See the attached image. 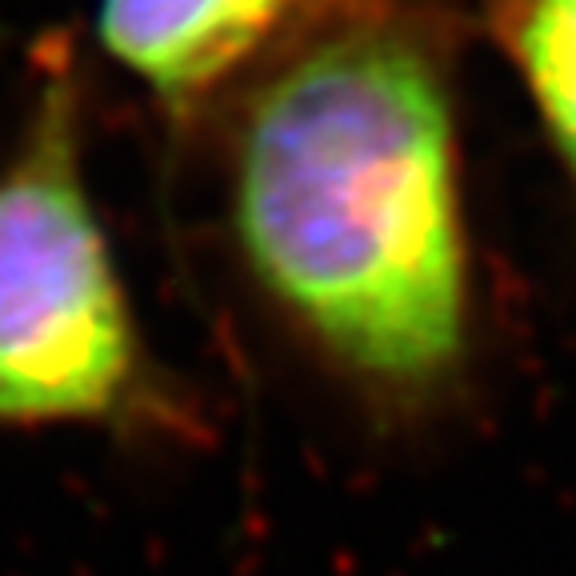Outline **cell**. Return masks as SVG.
Wrapping results in <instances>:
<instances>
[{
    "instance_id": "obj_4",
    "label": "cell",
    "mask_w": 576,
    "mask_h": 576,
    "mask_svg": "<svg viewBox=\"0 0 576 576\" xmlns=\"http://www.w3.org/2000/svg\"><path fill=\"white\" fill-rule=\"evenodd\" d=\"M513 57L576 185V0H520Z\"/></svg>"
},
{
    "instance_id": "obj_3",
    "label": "cell",
    "mask_w": 576,
    "mask_h": 576,
    "mask_svg": "<svg viewBox=\"0 0 576 576\" xmlns=\"http://www.w3.org/2000/svg\"><path fill=\"white\" fill-rule=\"evenodd\" d=\"M292 0H100L105 49L160 97L229 77L277 29Z\"/></svg>"
},
{
    "instance_id": "obj_2",
    "label": "cell",
    "mask_w": 576,
    "mask_h": 576,
    "mask_svg": "<svg viewBox=\"0 0 576 576\" xmlns=\"http://www.w3.org/2000/svg\"><path fill=\"white\" fill-rule=\"evenodd\" d=\"M140 388L137 325L80 180L64 77L0 177V425L125 420Z\"/></svg>"
},
{
    "instance_id": "obj_1",
    "label": "cell",
    "mask_w": 576,
    "mask_h": 576,
    "mask_svg": "<svg viewBox=\"0 0 576 576\" xmlns=\"http://www.w3.org/2000/svg\"><path fill=\"white\" fill-rule=\"evenodd\" d=\"M237 237L285 312L357 380L425 397L465 357L453 112L437 60L360 24L265 85L237 145Z\"/></svg>"
}]
</instances>
